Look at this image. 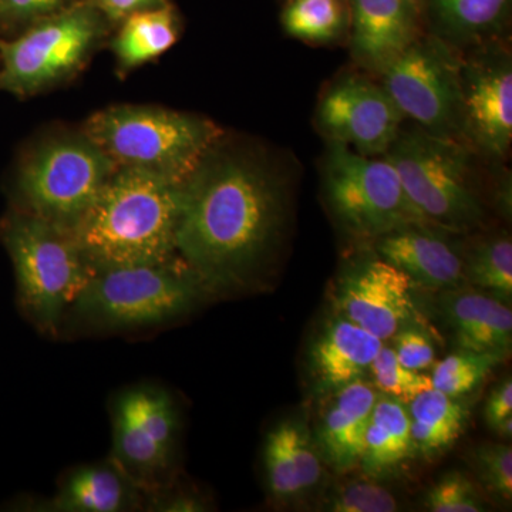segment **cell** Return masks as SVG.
Masks as SVG:
<instances>
[{"label": "cell", "instance_id": "6da1fadb", "mask_svg": "<svg viewBox=\"0 0 512 512\" xmlns=\"http://www.w3.org/2000/svg\"><path fill=\"white\" fill-rule=\"evenodd\" d=\"M217 144L181 192L177 255L210 295L242 291L274 256L289 215V177L259 151Z\"/></svg>", "mask_w": 512, "mask_h": 512}, {"label": "cell", "instance_id": "7a4b0ae2", "mask_svg": "<svg viewBox=\"0 0 512 512\" xmlns=\"http://www.w3.org/2000/svg\"><path fill=\"white\" fill-rule=\"evenodd\" d=\"M183 185L134 167H117L72 229L93 269L157 264L177 256Z\"/></svg>", "mask_w": 512, "mask_h": 512}, {"label": "cell", "instance_id": "3957f363", "mask_svg": "<svg viewBox=\"0 0 512 512\" xmlns=\"http://www.w3.org/2000/svg\"><path fill=\"white\" fill-rule=\"evenodd\" d=\"M211 296L180 256L157 262L94 269L67 312L93 330L154 328L183 318Z\"/></svg>", "mask_w": 512, "mask_h": 512}, {"label": "cell", "instance_id": "277c9868", "mask_svg": "<svg viewBox=\"0 0 512 512\" xmlns=\"http://www.w3.org/2000/svg\"><path fill=\"white\" fill-rule=\"evenodd\" d=\"M83 134L116 167L141 168L180 184L224 137L205 117L144 106L97 111L84 124Z\"/></svg>", "mask_w": 512, "mask_h": 512}, {"label": "cell", "instance_id": "5b68a950", "mask_svg": "<svg viewBox=\"0 0 512 512\" xmlns=\"http://www.w3.org/2000/svg\"><path fill=\"white\" fill-rule=\"evenodd\" d=\"M2 239L23 311L46 335L56 336L94 274L72 231L26 211L9 215Z\"/></svg>", "mask_w": 512, "mask_h": 512}, {"label": "cell", "instance_id": "8992f818", "mask_svg": "<svg viewBox=\"0 0 512 512\" xmlns=\"http://www.w3.org/2000/svg\"><path fill=\"white\" fill-rule=\"evenodd\" d=\"M384 157L433 227L461 234L483 222L474 151L463 141L434 136L417 126L402 127Z\"/></svg>", "mask_w": 512, "mask_h": 512}, {"label": "cell", "instance_id": "52a82bcc", "mask_svg": "<svg viewBox=\"0 0 512 512\" xmlns=\"http://www.w3.org/2000/svg\"><path fill=\"white\" fill-rule=\"evenodd\" d=\"M322 165L326 204L350 237L373 242L410 225H431L386 157L362 156L342 144L328 143Z\"/></svg>", "mask_w": 512, "mask_h": 512}, {"label": "cell", "instance_id": "ba28073f", "mask_svg": "<svg viewBox=\"0 0 512 512\" xmlns=\"http://www.w3.org/2000/svg\"><path fill=\"white\" fill-rule=\"evenodd\" d=\"M104 25L106 16L87 0L37 20L18 39L0 42V87L28 96L62 82L83 66Z\"/></svg>", "mask_w": 512, "mask_h": 512}, {"label": "cell", "instance_id": "9c48e42d", "mask_svg": "<svg viewBox=\"0 0 512 512\" xmlns=\"http://www.w3.org/2000/svg\"><path fill=\"white\" fill-rule=\"evenodd\" d=\"M116 168L84 134L43 144L20 170L25 211L72 231Z\"/></svg>", "mask_w": 512, "mask_h": 512}, {"label": "cell", "instance_id": "30bf717a", "mask_svg": "<svg viewBox=\"0 0 512 512\" xmlns=\"http://www.w3.org/2000/svg\"><path fill=\"white\" fill-rule=\"evenodd\" d=\"M110 460L146 497L173 483L180 413L173 396L151 384L120 393L113 403Z\"/></svg>", "mask_w": 512, "mask_h": 512}, {"label": "cell", "instance_id": "8fae6325", "mask_svg": "<svg viewBox=\"0 0 512 512\" xmlns=\"http://www.w3.org/2000/svg\"><path fill=\"white\" fill-rule=\"evenodd\" d=\"M460 57L457 47L423 33L380 74V83L404 119L460 140Z\"/></svg>", "mask_w": 512, "mask_h": 512}, {"label": "cell", "instance_id": "7c38bea8", "mask_svg": "<svg viewBox=\"0 0 512 512\" xmlns=\"http://www.w3.org/2000/svg\"><path fill=\"white\" fill-rule=\"evenodd\" d=\"M460 57V140L490 160L512 143V59L497 40Z\"/></svg>", "mask_w": 512, "mask_h": 512}, {"label": "cell", "instance_id": "4fadbf2b", "mask_svg": "<svg viewBox=\"0 0 512 512\" xmlns=\"http://www.w3.org/2000/svg\"><path fill=\"white\" fill-rule=\"evenodd\" d=\"M404 116L377 84L362 74H346L322 94L315 124L328 143L367 157H382L403 127Z\"/></svg>", "mask_w": 512, "mask_h": 512}, {"label": "cell", "instance_id": "5bb4252c", "mask_svg": "<svg viewBox=\"0 0 512 512\" xmlns=\"http://www.w3.org/2000/svg\"><path fill=\"white\" fill-rule=\"evenodd\" d=\"M414 288L409 276L375 254L345 269L333 302L338 316L386 340L407 323L420 320Z\"/></svg>", "mask_w": 512, "mask_h": 512}, {"label": "cell", "instance_id": "9a60e30c", "mask_svg": "<svg viewBox=\"0 0 512 512\" xmlns=\"http://www.w3.org/2000/svg\"><path fill=\"white\" fill-rule=\"evenodd\" d=\"M349 12L350 52L375 76L423 35L424 18L409 0H349Z\"/></svg>", "mask_w": 512, "mask_h": 512}, {"label": "cell", "instance_id": "2e32d148", "mask_svg": "<svg viewBox=\"0 0 512 512\" xmlns=\"http://www.w3.org/2000/svg\"><path fill=\"white\" fill-rule=\"evenodd\" d=\"M450 232L419 224L400 228L373 241L375 254L404 272L416 286L434 292L460 288L463 254L451 244Z\"/></svg>", "mask_w": 512, "mask_h": 512}, {"label": "cell", "instance_id": "e0dca14e", "mask_svg": "<svg viewBox=\"0 0 512 512\" xmlns=\"http://www.w3.org/2000/svg\"><path fill=\"white\" fill-rule=\"evenodd\" d=\"M266 484L276 503L302 500L322 483L323 457L308 426L298 419L279 421L262 448Z\"/></svg>", "mask_w": 512, "mask_h": 512}, {"label": "cell", "instance_id": "ac0fdd59", "mask_svg": "<svg viewBox=\"0 0 512 512\" xmlns=\"http://www.w3.org/2000/svg\"><path fill=\"white\" fill-rule=\"evenodd\" d=\"M377 397L379 393L365 379L332 394V402L320 419L316 444L326 463L338 473L359 466Z\"/></svg>", "mask_w": 512, "mask_h": 512}, {"label": "cell", "instance_id": "d6986e66", "mask_svg": "<svg viewBox=\"0 0 512 512\" xmlns=\"http://www.w3.org/2000/svg\"><path fill=\"white\" fill-rule=\"evenodd\" d=\"M383 340L350 320L336 316L313 342L309 365L316 389L333 394L365 379L370 365L382 349Z\"/></svg>", "mask_w": 512, "mask_h": 512}, {"label": "cell", "instance_id": "ffe728a7", "mask_svg": "<svg viewBox=\"0 0 512 512\" xmlns=\"http://www.w3.org/2000/svg\"><path fill=\"white\" fill-rule=\"evenodd\" d=\"M440 312L457 349L495 352L510 356V305L490 293L450 289L440 298Z\"/></svg>", "mask_w": 512, "mask_h": 512}, {"label": "cell", "instance_id": "44dd1931", "mask_svg": "<svg viewBox=\"0 0 512 512\" xmlns=\"http://www.w3.org/2000/svg\"><path fill=\"white\" fill-rule=\"evenodd\" d=\"M144 504V491L109 458L67 473L56 494L42 505V510L126 512L141 510Z\"/></svg>", "mask_w": 512, "mask_h": 512}, {"label": "cell", "instance_id": "7402d4cb", "mask_svg": "<svg viewBox=\"0 0 512 512\" xmlns=\"http://www.w3.org/2000/svg\"><path fill=\"white\" fill-rule=\"evenodd\" d=\"M510 15L511 0H427L426 18L434 35L454 47L497 40Z\"/></svg>", "mask_w": 512, "mask_h": 512}, {"label": "cell", "instance_id": "603a6c76", "mask_svg": "<svg viewBox=\"0 0 512 512\" xmlns=\"http://www.w3.org/2000/svg\"><path fill=\"white\" fill-rule=\"evenodd\" d=\"M413 454L407 404L386 396L377 397L360 460L366 476L382 478L393 473Z\"/></svg>", "mask_w": 512, "mask_h": 512}, {"label": "cell", "instance_id": "cb8c5ba5", "mask_svg": "<svg viewBox=\"0 0 512 512\" xmlns=\"http://www.w3.org/2000/svg\"><path fill=\"white\" fill-rule=\"evenodd\" d=\"M414 453L433 458L450 450L468 424L466 404L437 389L426 390L407 404Z\"/></svg>", "mask_w": 512, "mask_h": 512}, {"label": "cell", "instance_id": "d4e9b609", "mask_svg": "<svg viewBox=\"0 0 512 512\" xmlns=\"http://www.w3.org/2000/svg\"><path fill=\"white\" fill-rule=\"evenodd\" d=\"M113 42V50L124 69L141 66L163 55L177 42L180 23L173 6L163 5L131 13Z\"/></svg>", "mask_w": 512, "mask_h": 512}, {"label": "cell", "instance_id": "484cf974", "mask_svg": "<svg viewBox=\"0 0 512 512\" xmlns=\"http://www.w3.org/2000/svg\"><path fill=\"white\" fill-rule=\"evenodd\" d=\"M281 20L293 39L329 45L349 32V0H288Z\"/></svg>", "mask_w": 512, "mask_h": 512}, {"label": "cell", "instance_id": "4316f807", "mask_svg": "<svg viewBox=\"0 0 512 512\" xmlns=\"http://www.w3.org/2000/svg\"><path fill=\"white\" fill-rule=\"evenodd\" d=\"M464 258V279L503 302L512 298V241L510 235L481 239Z\"/></svg>", "mask_w": 512, "mask_h": 512}, {"label": "cell", "instance_id": "83f0119b", "mask_svg": "<svg viewBox=\"0 0 512 512\" xmlns=\"http://www.w3.org/2000/svg\"><path fill=\"white\" fill-rule=\"evenodd\" d=\"M507 357L495 352L457 349L436 363L431 382L434 389L461 399L477 390Z\"/></svg>", "mask_w": 512, "mask_h": 512}, {"label": "cell", "instance_id": "f1b7e54d", "mask_svg": "<svg viewBox=\"0 0 512 512\" xmlns=\"http://www.w3.org/2000/svg\"><path fill=\"white\" fill-rule=\"evenodd\" d=\"M376 392L409 404L414 397L433 389L431 376L407 369L397 359L393 348L382 346L369 369Z\"/></svg>", "mask_w": 512, "mask_h": 512}, {"label": "cell", "instance_id": "f546056e", "mask_svg": "<svg viewBox=\"0 0 512 512\" xmlns=\"http://www.w3.org/2000/svg\"><path fill=\"white\" fill-rule=\"evenodd\" d=\"M355 478L335 488L325 503L332 512H393L399 501L392 491L376 483L375 477Z\"/></svg>", "mask_w": 512, "mask_h": 512}, {"label": "cell", "instance_id": "4dcf8cb0", "mask_svg": "<svg viewBox=\"0 0 512 512\" xmlns=\"http://www.w3.org/2000/svg\"><path fill=\"white\" fill-rule=\"evenodd\" d=\"M423 505L431 512H480L484 503L473 481L460 473L448 471L441 476L423 498Z\"/></svg>", "mask_w": 512, "mask_h": 512}, {"label": "cell", "instance_id": "1f68e13d", "mask_svg": "<svg viewBox=\"0 0 512 512\" xmlns=\"http://www.w3.org/2000/svg\"><path fill=\"white\" fill-rule=\"evenodd\" d=\"M473 464L488 493L503 501L512 498V450L503 443H485L474 447Z\"/></svg>", "mask_w": 512, "mask_h": 512}, {"label": "cell", "instance_id": "d6a6232c", "mask_svg": "<svg viewBox=\"0 0 512 512\" xmlns=\"http://www.w3.org/2000/svg\"><path fill=\"white\" fill-rule=\"evenodd\" d=\"M393 350L404 367L416 372L430 369L436 362V348L433 338L420 320H413L397 330L393 336Z\"/></svg>", "mask_w": 512, "mask_h": 512}, {"label": "cell", "instance_id": "836d02e7", "mask_svg": "<svg viewBox=\"0 0 512 512\" xmlns=\"http://www.w3.org/2000/svg\"><path fill=\"white\" fill-rule=\"evenodd\" d=\"M484 419L491 430L505 439L512 436V380L507 377L494 387L484 406Z\"/></svg>", "mask_w": 512, "mask_h": 512}, {"label": "cell", "instance_id": "e575fe53", "mask_svg": "<svg viewBox=\"0 0 512 512\" xmlns=\"http://www.w3.org/2000/svg\"><path fill=\"white\" fill-rule=\"evenodd\" d=\"M73 0H0V18L37 22L73 5Z\"/></svg>", "mask_w": 512, "mask_h": 512}, {"label": "cell", "instance_id": "d590c367", "mask_svg": "<svg viewBox=\"0 0 512 512\" xmlns=\"http://www.w3.org/2000/svg\"><path fill=\"white\" fill-rule=\"evenodd\" d=\"M94 6L111 22H121L131 13L167 5V0H92Z\"/></svg>", "mask_w": 512, "mask_h": 512}, {"label": "cell", "instance_id": "8d00e7d4", "mask_svg": "<svg viewBox=\"0 0 512 512\" xmlns=\"http://www.w3.org/2000/svg\"><path fill=\"white\" fill-rule=\"evenodd\" d=\"M410 3L419 10L421 16H423L424 20H426V8H427V0H409Z\"/></svg>", "mask_w": 512, "mask_h": 512}]
</instances>
